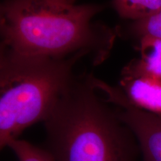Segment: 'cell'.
I'll return each instance as SVG.
<instances>
[{
	"label": "cell",
	"mask_w": 161,
	"mask_h": 161,
	"mask_svg": "<svg viewBox=\"0 0 161 161\" xmlns=\"http://www.w3.org/2000/svg\"><path fill=\"white\" fill-rule=\"evenodd\" d=\"M7 147L13 151L18 161H55L46 148H40L20 138L12 140Z\"/></svg>",
	"instance_id": "cell-8"
},
{
	"label": "cell",
	"mask_w": 161,
	"mask_h": 161,
	"mask_svg": "<svg viewBox=\"0 0 161 161\" xmlns=\"http://www.w3.org/2000/svg\"><path fill=\"white\" fill-rule=\"evenodd\" d=\"M98 89L116 107L119 116L131 130L140 148L142 161H161V118L138 109L127 101L119 87L99 79Z\"/></svg>",
	"instance_id": "cell-4"
},
{
	"label": "cell",
	"mask_w": 161,
	"mask_h": 161,
	"mask_svg": "<svg viewBox=\"0 0 161 161\" xmlns=\"http://www.w3.org/2000/svg\"><path fill=\"white\" fill-rule=\"evenodd\" d=\"M83 58H55L18 53L0 46V148L54 110Z\"/></svg>",
	"instance_id": "cell-3"
},
{
	"label": "cell",
	"mask_w": 161,
	"mask_h": 161,
	"mask_svg": "<svg viewBox=\"0 0 161 161\" xmlns=\"http://www.w3.org/2000/svg\"><path fill=\"white\" fill-rule=\"evenodd\" d=\"M130 31L138 38L148 36L161 39V8L148 17L133 21Z\"/></svg>",
	"instance_id": "cell-9"
},
{
	"label": "cell",
	"mask_w": 161,
	"mask_h": 161,
	"mask_svg": "<svg viewBox=\"0 0 161 161\" xmlns=\"http://www.w3.org/2000/svg\"><path fill=\"white\" fill-rule=\"evenodd\" d=\"M139 41L140 57L125 66L122 76L148 75L161 79V39L146 36Z\"/></svg>",
	"instance_id": "cell-6"
},
{
	"label": "cell",
	"mask_w": 161,
	"mask_h": 161,
	"mask_svg": "<svg viewBox=\"0 0 161 161\" xmlns=\"http://www.w3.org/2000/svg\"><path fill=\"white\" fill-rule=\"evenodd\" d=\"M46 1L58 4H63V5H74L75 0H46Z\"/></svg>",
	"instance_id": "cell-10"
},
{
	"label": "cell",
	"mask_w": 161,
	"mask_h": 161,
	"mask_svg": "<svg viewBox=\"0 0 161 161\" xmlns=\"http://www.w3.org/2000/svg\"><path fill=\"white\" fill-rule=\"evenodd\" d=\"M92 74L75 75L44 121L55 161H140L137 141L116 107L97 93Z\"/></svg>",
	"instance_id": "cell-2"
},
{
	"label": "cell",
	"mask_w": 161,
	"mask_h": 161,
	"mask_svg": "<svg viewBox=\"0 0 161 161\" xmlns=\"http://www.w3.org/2000/svg\"><path fill=\"white\" fill-rule=\"evenodd\" d=\"M103 9L96 4L5 0L0 6V46L30 55L86 57L98 66L109 57L116 38L114 29L93 20Z\"/></svg>",
	"instance_id": "cell-1"
},
{
	"label": "cell",
	"mask_w": 161,
	"mask_h": 161,
	"mask_svg": "<svg viewBox=\"0 0 161 161\" xmlns=\"http://www.w3.org/2000/svg\"><path fill=\"white\" fill-rule=\"evenodd\" d=\"M113 6L120 17L136 21L161 8V0H113Z\"/></svg>",
	"instance_id": "cell-7"
},
{
	"label": "cell",
	"mask_w": 161,
	"mask_h": 161,
	"mask_svg": "<svg viewBox=\"0 0 161 161\" xmlns=\"http://www.w3.org/2000/svg\"><path fill=\"white\" fill-rule=\"evenodd\" d=\"M119 86L131 105L161 118V79L148 75L122 76Z\"/></svg>",
	"instance_id": "cell-5"
}]
</instances>
